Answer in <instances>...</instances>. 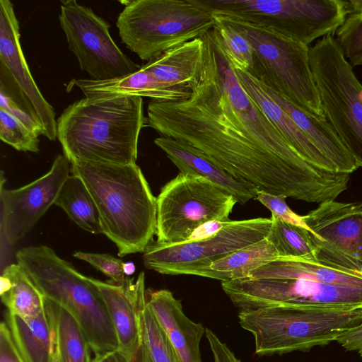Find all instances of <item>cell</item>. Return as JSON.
I'll return each instance as SVG.
<instances>
[{
	"label": "cell",
	"mask_w": 362,
	"mask_h": 362,
	"mask_svg": "<svg viewBox=\"0 0 362 362\" xmlns=\"http://www.w3.org/2000/svg\"><path fill=\"white\" fill-rule=\"evenodd\" d=\"M202 38L189 96L151 100L146 125L161 136L190 144L257 191L319 204L345 191L349 175L303 160L243 89L213 30Z\"/></svg>",
	"instance_id": "6da1fadb"
},
{
	"label": "cell",
	"mask_w": 362,
	"mask_h": 362,
	"mask_svg": "<svg viewBox=\"0 0 362 362\" xmlns=\"http://www.w3.org/2000/svg\"><path fill=\"white\" fill-rule=\"evenodd\" d=\"M96 204L102 232L118 249V255L143 252L156 231V198L141 168L119 165L69 161Z\"/></svg>",
	"instance_id": "7a4b0ae2"
},
{
	"label": "cell",
	"mask_w": 362,
	"mask_h": 362,
	"mask_svg": "<svg viewBox=\"0 0 362 362\" xmlns=\"http://www.w3.org/2000/svg\"><path fill=\"white\" fill-rule=\"evenodd\" d=\"M57 136L69 161L135 164L139 134L146 125L141 97L69 105L57 119Z\"/></svg>",
	"instance_id": "3957f363"
},
{
	"label": "cell",
	"mask_w": 362,
	"mask_h": 362,
	"mask_svg": "<svg viewBox=\"0 0 362 362\" xmlns=\"http://www.w3.org/2000/svg\"><path fill=\"white\" fill-rule=\"evenodd\" d=\"M16 258L43 296L74 317L94 355L118 350L105 300L91 278L81 274L46 245L22 248Z\"/></svg>",
	"instance_id": "277c9868"
},
{
	"label": "cell",
	"mask_w": 362,
	"mask_h": 362,
	"mask_svg": "<svg viewBox=\"0 0 362 362\" xmlns=\"http://www.w3.org/2000/svg\"><path fill=\"white\" fill-rule=\"evenodd\" d=\"M258 355L307 351L329 344L362 322V308L276 306L238 314Z\"/></svg>",
	"instance_id": "5b68a950"
},
{
	"label": "cell",
	"mask_w": 362,
	"mask_h": 362,
	"mask_svg": "<svg viewBox=\"0 0 362 362\" xmlns=\"http://www.w3.org/2000/svg\"><path fill=\"white\" fill-rule=\"evenodd\" d=\"M231 25L253 49L251 75L319 119H326L310 64V47L269 29L214 15Z\"/></svg>",
	"instance_id": "8992f818"
},
{
	"label": "cell",
	"mask_w": 362,
	"mask_h": 362,
	"mask_svg": "<svg viewBox=\"0 0 362 362\" xmlns=\"http://www.w3.org/2000/svg\"><path fill=\"white\" fill-rule=\"evenodd\" d=\"M116 23L122 42L141 60L204 36L214 26V15L194 0H131Z\"/></svg>",
	"instance_id": "52a82bcc"
},
{
	"label": "cell",
	"mask_w": 362,
	"mask_h": 362,
	"mask_svg": "<svg viewBox=\"0 0 362 362\" xmlns=\"http://www.w3.org/2000/svg\"><path fill=\"white\" fill-rule=\"evenodd\" d=\"M213 15L269 29L308 46L334 34L346 16L344 0H194Z\"/></svg>",
	"instance_id": "ba28073f"
},
{
	"label": "cell",
	"mask_w": 362,
	"mask_h": 362,
	"mask_svg": "<svg viewBox=\"0 0 362 362\" xmlns=\"http://www.w3.org/2000/svg\"><path fill=\"white\" fill-rule=\"evenodd\" d=\"M309 56L325 118L362 168V84L333 35L310 47Z\"/></svg>",
	"instance_id": "9c48e42d"
},
{
	"label": "cell",
	"mask_w": 362,
	"mask_h": 362,
	"mask_svg": "<svg viewBox=\"0 0 362 362\" xmlns=\"http://www.w3.org/2000/svg\"><path fill=\"white\" fill-rule=\"evenodd\" d=\"M236 203L233 196L211 182L180 173L156 197V241L185 242L205 222L228 221Z\"/></svg>",
	"instance_id": "30bf717a"
},
{
	"label": "cell",
	"mask_w": 362,
	"mask_h": 362,
	"mask_svg": "<svg viewBox=\"0 0 362 362\" xmlns=\"http://www.w3.org/2000/svg\"><path fill=\"white\" fill-rule=\"evenodd\" d=\"M272 219L228 221L213 237L199 241L164 243L151 241L143 252L144 266L162 274L209 276L214 262L267 238Z\"/></svg>",
	"instance_id": "8fae6325"
},
{
	"label": "cell",
	"mask_w": 362,
	"mask_h": 362,
	"mask_svg": "<svg viewBox=\"0 0 362 362\" xmlns=\"http://www.w3.org/2000/svg\"><path fill=\"white\" fill-rule=\"evenodd\" d=\"M239 313L276 306L362 308V286L303 279H251L221 281Z\"/></svg>",
	"instance_id": "7c38bea8"
},
{
	"label": "cell",
	"mask_w": 362,
	"mask_h": 362,
	"mask_svg": "<svg viewBox=\"0 0 362 362\" xmlns=\"http://www.w3.org/2000/svg\"><path fill=\"white\" fill-rule=\"evenodd\" d=\"M59 24L80 69L93 80L105 81L136 71L141 66L130 59L110 33V25L91 8L75 0L62 1Z\"/></svg>",
	"instance_id": "4fadbf2b"
},
{
	"label": "cell",
	"mask_w": 362,
	"mask_h": 362,
	"mask_svg": "<svg viewBox=\"0 0 362 362\" xmlns=\"http://www.w3.org/2000/svg\"><path fill=\"white\" fill-rule=\"evenodd\" d=\"M303 216L317 262L362 273V202L327 201Z\"/></svg>",
	"instance_id": "5bb4252c"
},
{
	"label": "cell",
	"mask_w": 362,
	"mask_h": 362,
	"mask_svg": "<svg viewBox=\"0 0 362 362\" xmlns=\"http://www.w3.org/2000/svg\"><path fill=\"white\" fill-rule=\"evenodd\" d=\"M71 173L64 154H58L50 170L43 176L18 189L1 185V234L8 245L23 238L47 209L54 204L59 192Z\"/></svg>",
	"instance_id": "9a60e30c"
},
{
	"label": "cell",
	"mask_w": 362,
	"mask_h": 362,
	"mask_svg": "<svg viewBox=\"0 0 362 362\" xmlns=\"http://www.w3.org/2000/svg\"><path fill=\"white\" fill-rule=\"evenodd\" d=\"M19 28L13 4L9 0H0V61L6 64L33 104L42 125L43 136L55 141L57 138L56 113L31 75L20 43Z\"/></svg>",
	"instance_id": "2e32d148"
},
{
	"label": "cell",
	"mask_w": 362,
	"mask_h": 362,
	"mask_svg": "<svg viewBox=\"0 0 362 362\" xmlns=\"http://www.w3.org/2000/svg\"><path fill=\"white\" fill-rule=\"evenodd\" d=\"M127 277L122 284L91 278L105 300L118 342L117 351L127 358L136 355L142 344L139 304L146 294L141 272L136 281Z\"/></svg>",
	"instance_id": "e0dca14e"
},
{
	"label": "cell",
	"mask_w": 362,
	"mask_h": 362,
	"mask_svg": "<svg viewBox=\"0 0 362 362\" xmlns=\"http://www.w3.org/2000/svg\"><path fill=\"white\" fill-rule=\"evenodd\" d=\"M154 144L166 153L180 173L211 182L241 204L256 197L257 190L254 186L231 175L190 144L161 136L154 139Z\"/></svg>",
	"instance_id": "ac0fdd59"
},
{
	"label": "cell",
	"mask_w": 362,
	"mask_h": 362,
	"mask_svg": "<svg viewBox=\"0 0 362 362\" xmlns=\"http://www.w3.org/2000/svg\"><path fill=\"white\" fill-rule=\"evenodd\" d=\"M146 303L180 362H201L199 344L205 329L189 320L180 300L166 289L146 291Z\"/></svg>",
	"instance_id": "d6986e66"
},
{
	"label": "cell",
	"mask_w": 362,
	"mask_h": 362,
	"mask_svg": "<svg viewBox=\"0 0 362 362\" xmlns=\"http://www.w3.org/2000/svg\"><path fill=\"white\" fill-rule=\"evenodd\" d=\"M74 84L90 101L128 96L175 101L187 98L190 95L189 90L173 88L160 82L145 65L134 73L120 77L105 81L76 79Z\"/></svg>",
	"instance_id": "ffe728a7"
},
{
	"label": "cell",
	"mask_w": 362,
	"mask_h": 362,
	"mask_svg": "<svg viewBox=\"0 0 362 362\" xmlns=\"http://www.w3.org/2000/svg\"><path fill=\"white\" fill-rule=\"evenodd\" d=\"M233 71L245 92L295 151L308 163L320 169L332 172L327 160L269 95L263 84L247 71L235 69Z\"/></svg>",
	"instance_id": "44dd1931"
},
{
	"label": "cell",
	"mask_w": 362,
	"mask_h": 362,
	"mask_svg": "<svg viewBox=\"0 0 362 362\" xmlns=\"http://www.w3.org/2000/svg\"><path fill=\"white\" fill-rule=\"evenodd\" d=\"M251 279H303L321 283L362 286V273L332 267L300 257H279L250 272Z\"/></svg>",
	"instance_id": "7402d4cb"
},
{
	"label": "cell",
	"mask_w": 362,
	"mask_h": 362,
	"mask_svg": "<svg viewBox=\"0 0 362 362\" xmlns=\"http://www.w3.org/2000/svg\"><path fill=\"white\" fill-rule=\"evenodd\" d=\"M202 37L171 48L145 65L160 82L168 86L189 90L197 76L203 54Z\"/></svg>",
	"instance_id": "603a6c76"
},
{
	"label": "cell",
	"mask_w": 362,
	"mask_h": 362,
	"mask_svg": "<svg viewBox=\"0 0 362 362\" xmlns=\"http://www.w3.org/2000/svg\"><path fill=\"white\" fill-rule=\"evenodd\" d=\"M6 323L25 362H51L55 349L54 334L45 310L25 320L8 313Z\"/></svg>",
	"instance_id": "cb8c5ba5"
},
{
	"label": "cell",
	"mask_w": 362,
	"mask_h": 362,
	"mask_svg": "<svg viewBox=\"0 0 362 362\" xmlns=\"http://www.w3.org/2000/svg\"><path fill=\"white\" fill-rule=\"evenodd\" d=\"M45 308L54 331L60 362H91L90 345L74 317L45 298Z\"/></svg>",
	"instance_id": "d4e9b609"
},
{
	"label": "cell",
	"mask_w": 362,
	"mask_h": 362,
	"mask_svg": "<svg viewBox=\"0 0 362 362\" xmlns=\"http://www.w3.org/2000/svg\"><path fill=\"white\" fill-rule=\"evenodd\" d=\"M279 257L273 245L264 238L211 264L208 278L221 281L246 278L250 272Z\"/></svg>",
	"instance_id": "484cf974"
},
{
	"label": "cell",
	"mask_w": 362,
	"mask_h": 362,
	"mask_svg": "<svg viewBox=\"0 0 362 362\" xmlns=\"http://www.w3.org/2000/svg\"><path fill=\"white\" fill-rule=\"evenodd\" d=\"M54 204L62 209L80 228L93 233H103L99 211L83 181L71 174L63 184Z\"/></svg>",
	"instance_id": "4316f807"
},
{
	"label": "cell",
	"mask_w": 362,
	"mask_h": 362,
	"mask_svg": "<svg viewBox=\"0 0 362 362\" xmlns=\"http://www.w3.org/2000/svg\"><path fill=\"white\" fill-rule=\"evenodd\" d=\"M2 274L10 280L8 289L0 293L8 313L29 320L45 310V297L19 264L6 267Z\"/></svg>",
	"instance_id": "83f0119b"
},
{
	"label": "cell",
	"mask_w": 362,
	"mask_h": 362,
	"mask_svg": "<svg viewBox=\"0 0 362 362\" xmlns=\"http://www.w3.org/2000/svg\"><path fill=\"white\" fill-rule=\"evenodd\" d=\"M0 109L20 120L37 136L43 127L33 104L16 81L6 64L0 61Z\"/></svg>",
	"instance_id": "f1b7e54d"
},
{
	"label": "cell",
	"mask_w": 362,
	"mask_h": 362,
	"mask_svg": "<svg viewBox=\"0 0 362 362\" xmlns=\"http://www.w3.org/2000/svg\"><path fill=\"white\" fill-rule=\"evenodd\" d=\"M272 226L267 239L279 257H300L316 260L310 232L272 217Z\"/></svg>",
	"instance_id": "f546056e"
},
{
	"label": "cell",
	"mask_w": 362,
	"mask_h": 362,
	"mask_svg": "<svg viewBox=\"0 0 362 362\" xmlns=\"http://www.w3.org/2000/svg\"><path fill=\"white\" fill-rule=\"evenodd\" d=\"M344 1L346 16L334 38L349 64L362 66V0Z\"/></svg>",
	"instance_id": "4dcf8cb0"
},
{
	"label": "cell",
	"mask_w": 362,
	"mask_h": 362,
	"mask_svg": "<svg viewBox=\"0 0 362 362\" xmlns=\"http://www.w3.org/2000/svg\"><path fill=\"white\" fill-rule=\"evenodd\" d=\"M142 339L151 362H180L163 329L146 303V294L139 304Z\"/></svg>",
	"instance_id": "1f68e13d"
},
{
	"label": "cell",
	"mask_w": 362,
	"mask_h": 362,
	"mask_svg": "<svg viewBox=\"0 0 362 362\" xmlns=\"http://www.w3.org/2000/svg\"><path fill=\"white\" fill-rule=\"evenodd\" d=\"M212 28L233 69L251 73L253 49L250 42L231 25L214 16Z\"/></svg>",
	"instance_id": "d6a6232c"
},
{
	"label": "cell",
	"mask_w": 362,
	"mask_h": 362,
	"mask_svg": "<svg viewBox=\"0 0 362 362\" xmlns=\"http://www.w3.org/2000/svg\"><path fill=\"white\" fill-rule=\"evenodd\" d=\"M0 139L17 151H40L38 136L7 111L0 109Z\"/></svg>",
	"instance_id": "836d02e7"
},
{
	"label": "cell",
	"mask_w": 362,
	"mask_h": 362,
	"mask_svg": "<svg viewBox=\"0 0 362 362\" xmlns=\"http://www.w3.org/2000/svg\"><path fill=\"white\" fill-rule=\"evenodd\" d=\"M73 255L77 259L88 262L115 284H123L127 277L123 272L124 262L110 255L77 251Z\"/></svg>",
	"instance_id": "e575fe53"
},
{
	"label": "cell",
	"mask_w": 362,
	"mask_h": 362,
	"mask_svg": "<svg viewBox=\"0 0 362 362\" xmlns=\"http://www.w3.org/2000/svg\"><path fill=\"white\" fill-rule=\"evenodd\" d=\"M255 199L272 212V217L302 227L310 231L303 216L293 212L288 206L285 195H274L266 192L257 191Z\"/></svg>",
	"instance_id": "d590c367"
},
{
	"label": "cell",
	"mask_w": 362,
	"mask_h": 362,
	"mask_svg": "<svg viewBox=\"0 0 362 362\" xmlns=\"http://www.w3.org/2000/svg\"><path fill=\"white\" fill-rule=\"evenodd\" d=\"M0 362H25L17 349L6 322L0 324Z\"/></svg>",
	"instance_id": "8d00e7d4"
},
{
	"label": "cell",
	"mask_w": 362,
	"mask_h": 362,
	"mask_svg": "<svg viewBox=\"0 0 362 362\" xmlns=\"http://www.w3.org/2000/svg\"><path fill=\"white\" fill-rule=\"evenodd\" d=\"M336 341L347 351H356L362 358V322L343 333Z\"/></svg>",
	"instance_id": "74e56055"
},
{
	"label": "cell",
	"mask_w": 362,
	"mask_h": 362,
	"mask_svg": "<svg viewBox=\"0 0 362 362\" xmlns=\"http://www.w3.org/2000/svg\"><path fill=\"white\" fill-rule=\"evenodd\" d=\"M228 222V221L212 220L198 226L186 241L194 242L210 238L218 233Z\"/></svg>",
	"instance_id": "f35d334b"
},
{
	"label": "cell",
	"mask_w": 362,
	"mask_h": 362,
	"mask_svg": "<svg viewBox=\"0 0 362 362\" xmlns=\"http://www.w3.org/2000/svg\"><path fill=\"white\" fill-rule=\"evenodd\" d=\"M121 355L122 362H151L147 349L143 341L136 355L132 358H127Z\"/></svg>",
	"instance_id": "ab89813d"
},
{
	"label": "cell",
	"mask_w": 362,
	"mask_h": 362,
	"mask_svg": "<svg viewBox=\"0 0 362 362\" xmlns=\"http://www.w3.org/2000/svg\"><path fill=\"white\" fill-rule=\"evenodd\" d=\"M91 362H122V358L117 351L95 355Z\"/></svg>",
	"instance_id": "60d3db41"
},
{
	"label": "cell",
	"mask_w": 362,
	"mask_h": 362,
	"mask_svg": "<svg viewBox=\"0 0 362 362\" xmlns=\"http://www.w3.org/2000/svg\"><path fill=\"white\" fill-rule=\"evenodd\" d=\"M214 362H240L230 351L219 352L214 356Z\"/></svg>",
	"instance_id": "b9f144b4"
},
{
	"label": "cell",
	"mask_w": 362,
	"mask_h": 362,
	"mask_svg": "<svg viewBox=\"0 0 362 362\" xmlns=\"http://www.w3.org/2000/svg\"><path fill=\"white\" fill-rule=\"evenodd\" d=\"M122 268L123 272L127 276L133 274L135 272L134 264L132 262H124Z\"/></svg>",
	"instance_id": "7bdbcfd3"
},
{
	"label": "cell",
	"mask_w": 362,
	"mask_h": 362,
	"mask_svg": "<svg viewBox=\"0 0 362 362\" xmlns=\"http://www.w3.org/2000/svg\"><path fill=\"white\" fill-rule=\"evenodd\" d=\"M54 340H55V339H54ZM51 362H60L59 350H58V347L56 344V341H55V349H54V351Z\"/></svg>",
	"instance_id": "ee69618b"
}]
</instances>
